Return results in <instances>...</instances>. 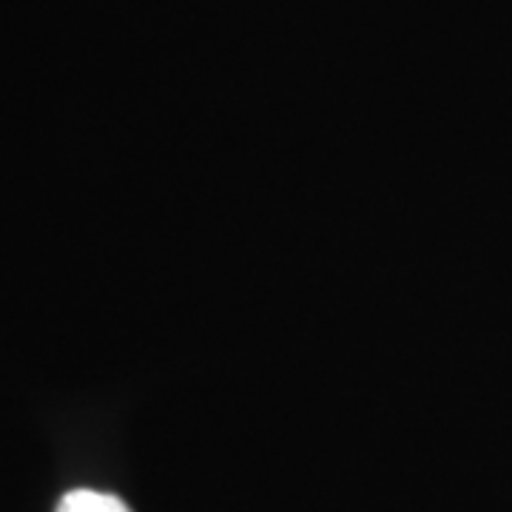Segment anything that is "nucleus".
<instances>
[{
	"label": "nucleus",
	"mask_w": 512,
	"mask_h": 512,
	"mask_svg": "<svg viewBox=\"0 0 512 512\" xmlns=\"http://www.w3.org/2000/svg\"><path fill=\"white\" fill-rule=\"evenodd\" d=\"M57 512H131L126 501L117 495L94 493V490H74L66 493L57 504Z\"/></svg>",
	"instance_id": "nucleus-1"
}]
</instances>
